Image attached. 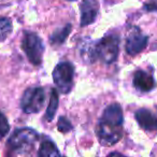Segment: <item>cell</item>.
<instances>
[{"label":"cell","mask_w":157,"mask_h":157,"mask_svg":"<svg viewBox=\"0 0 157 157\" xmlns=\"http://www.w3.org/2000/svg\"><path fill=\"white\" fill-rule=\"evenodd\" d=\"M38 139H39V135L33 129H17L10 137L8 146L15 154H27L33 150Z\"/></svg>","instance_id":"1"},{"label":"cell","mask_w":157,"mask_h":157,"mask_svg":"<svg viewBox=\"0 0 157 157\" xmlns=\"http://www.w3.org/2000/svg\"><path fill=\"white\" fill-rule=\"evenodd\" d=\"M120 40L116 36H107L95 48V56L105 63H112L118 56Z\"/></svg>","instance_id":"2"},{"label":"cell","mask_w":157,"mask_h":157,"mask_svg":"<svg viewBox=\"0 0 157 157\" xmlns=\"http://www.w3.org/2000/svg\"><path fill=\"white\" fill-rule=\"evenodd\" d=\"M74 69L70 63H61L56 66L53 72L54 83L56 84L59 92L67 94L70 92L73 82Z\"/></svg>","instance_id":"3"},{"label":"cell","mask_w":157,"mask_h":157,"mask_svg":"<svg viewBox=\"0 0 157 157\" xmlns=\"http://www.w3.org/2000/svg\"><path fill=\"white\" fill-rule=\"evenodd\" d=\"M22 44L23 50L26 53L29 61L33 65H39L43 56L44 46L38 35L33 33H26Z\"/></svg>","instance_id":"4"},{"label":"cell","mask_w":157,"mask_h":157,"mask_svg":"<svg viewBox=\"0 0 157 157\" xmlns=\"http://www.w3.org/2000/svg\"><path fill=\"white\" fill-rule=\"evenodd\" d=\"M44 99H45V94L43 88H29L24 93L21 100L23 111L28 114L37 113L43 107Z\"/></svg>","instance_id":"5"},{"label":"cell","mask_w":157,"mask_h":157,"mask_svg":"<svg viewBox=\"0 0 157 157\" xmlns=\"http://www.w3.org/2000/svg\"><path fill=\"white\" fill-rule=\"evenodd\" d=\"M97 135L103 145H113L123 137V128L118 125H113L100 121L97 128Z\"/></svg>","instance_id":"6"},{"label":"cell","mask_w":157,"mask_h":157,"mask_svg":"<svg viewBox=\"0 0 157 157\" xmlns=\"http://www.w3.org/2000/svg\"><path fill=\"white\" fill-rule=\"evenodd\" d=\"M80 10H81V26H87L96 20L99 10V3L97 0H83Z\"/></svg>","instance_id":"7"},{"label":"cell","mask_w":157,"mask_h":157,"mask_svg":"<svg viewBox=\"0 0 157 157\" xmlns=\"http://www.w3.org/2000/svg\"><path fill=\"white\" fill-rule=\"evenodd\" d=\"M147 37L139 31L130 33L126 41V51L129 55H137L146 48Z\"/></svg>","instance_id":"8"},{"label":"cell","mask_w":157,"mask_h":157,"mask_svg":"<svg viewBox=\"0 0 157 157\" xmlns=\"http://www.w3.org/2000/svg\"><path fill=\"white\" fill-rule=\"evenodd\" d=\"M136 120L140 127L146 131H157V117L146 109H140L136 112Z\"/></svg>","instance_id":"9"},{"label":"cell","mask_w":157,"mask_h":157,"mask_svg":"<svg viewBox=\"0 0 157 157\" xmlns=\"http://www.w3.org/2000/svg\"><path fill=\"white\" fill-rule=\"evenodd\" d=\"M133 85L141 92H150L155 87L154 78L143 70H138L133 76Z\"/></svg>","instance_id":"10"},{"label":"cell","mask_w":157,"mask_h":157,"mask_svg":"<svg viewBox=\"0 0 157 157\" xmlns=\"http://www.w3.org/2000/svg\"><path fill=\"white\" fill-rule=\"evenodd\" d=\"M123 111L122 108L117 103H114L111 105L105 110L102 114V118L101 121L105 123H110V124L113 125H118V126H122L123 125Z\"/></svg>","instance_id":"11"},{"label":"cell","mask_w":157,"mask_h":157,"mask_svg":"<svg viewBox=\"0 0 157 157\" xmlns=\"http://www.w3.org/2000/svg\"><path fill=\"white\" fill-rule=\"evenodd\" d=\"M57 108H58V94H57L56 90H52V92H51L50 103H48V107L46 109V113H45L46 121L51 122L54 118L57 111Z\"/></svg>","instance_id":"12"},{"label":"cell","mask_w":157,"mask_h":157,"mask_svg":"<svg viewBox=\"0 0 157 157\" xmlns=\"http://www.w3.org/2000/svg\"><path fill=\"white\" fill-rule=\"evenodd\" d=\"M39 156L48 157V156H59V151L57 150V146L50 140H45L41 143L39 150Z\"/></svg>","instance_id":"13"},{"label":"cell","mask_w":157,"mask_h":157,"mask_svg":"<svg viewBox=\"0 0 157 157\" xmlns=\"http://www.w3.org/2000/svg\"><path fill=\"white\" fill-rule=\"evenodd\" d=\"M12 33V22L7 17H0V42L6 40Z\"/></svg>","instance_id":"14"},{"label":"cell","mask_w":157,"mask_h":157,"mask_svg":"<svg viewBox=\"0 0 157 157\" xmlns=\"http://www.w3.org/2000/svg\"><path fill=\"white\" fill-rule=\"evenodd\" d=\"M71 30V25H67L63 28H61L60 30H57L54 35L51 37V41L54 44H60L66 40V38L68 37V35L70 33Z\"/></svg>","instance_id":"15"},{"label":"cell","mask_w":157,"mask_h":157,"mask_svg":"<svg viewBox=\"0 0 157 157\" xmlns=\"http://www.w3.org/2000/svg\"><path fill=\"white\" fill-rule=\"evenodd\" d=\"M10 130V125L8 123V120L1 112H0V139L5 138L8 135Z\"/></svg>","instance_id":"16"},{"label":"cell","mask_w":157,"mask_h":157,"mask_svg":"<svg viewBox=\"0 0 157 157\" xmlns=\"http://www.w3.org/2000/svg\"><path fill=\"white\" fill-rule=\"evenodd\" d=\"M58 129L61 131V132H68L72 129V126L70 124V122L67 120L66 117H59L58 121Z\"/></svg>","instance_id":"17"},{"label":"cell","mask_w":157,"mask_h":157,"mask_svg":"<svg viewBox=\"0 0 157 157\" xmlns=\"http://www.w3.org/2000/svg\"><path fill=\"white\" fill-rule=\"evenodd\" d=\"M71 1H72V0H71Z\"/></svg>","instance_id":"18"}]
</instances>
